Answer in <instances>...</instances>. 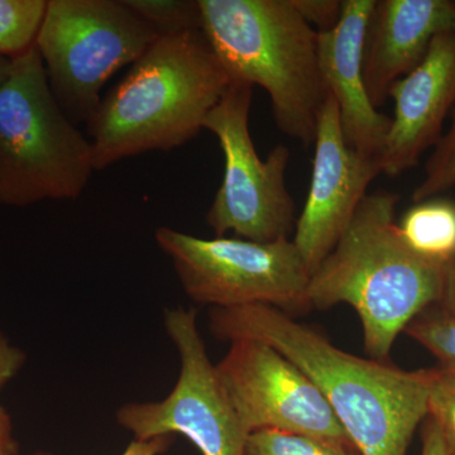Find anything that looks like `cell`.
<instances>
[{
  "label": "cell",
  "instance_id": "1",
  "mask_svg": "<svg viewBox=\"0 0 455 455\" xmlns=\"http://www.w3.org/2000/svg\"><path fill=\"white\" fill-rule=\"evenodd\" d=\"M209 329L221 341H265L301 368L361 455H406L416 427L427 418V370L350 355L276 307H212Z\"/></svg>",
  "mask_w": 455,
  "mask_h": 455
},
{
  "label": "cell",
  "instance_id": "2",
  "mask_svg": "<svg viewBox=\"0 0 455 455\" xmlns=\"http://www.w3.org/2000/svg\"><path fill=\"white\" fill-rule=\"evenodd\" d=\"M400 196L367 194L331 252L310 276L311 310L348 304L357 311L367 355L387 361L398 334L439 304L447 266L414 252L395 218Z\"/></svg>",
  "mask_w": 455,
  "mask_h": 455
},
{
  "label": "cell",
  "instance_id": "3",
  "mask_svg": "<svg viewBox=\"0 0 455 455\" xmlns=\"http://www.w3.org/2000/svg\"><path fill=\"white\" fill-rule=\"evenodd\" d=\"M230 83L203 31L157 37L88 121L94 170L187 145Z\"/></svg>",
  "mask_w": 455,
  "mask_h": 455
},
{
  "label": "cell",
  "instance_id": "4",
  "mask_svg": "<svg viewBox=\"0 0 455 455\" xmlns=\"http://www.w3.org/2000/svg\"><path fill=\"white\" fill-rule=\"evenodd\" d=\"M202 31L232 82L267 92L278 130L314 145L329 97L317 32L292 0H199Z\"/></svg>",
  "mask_w": 455,
  "mask_h": 455
},
{
  "label": "cell",
  "instance_id": "5",
  "mask_svg": "<svg viewBox=\"0 0 455 455\" xmlns=\"http://www.w3.org/2000/svg\"><path fill=\"white\" fill-rule=\"evenodd\" d=\"M92 171L90 140L57 103L33 47L0 84V205L77 199Z\"/></svg>",
  "mask_w": 455,
  "mask_h": 455
},
{
  "label": "cell",
  "instance_id": "6",
  "mask_svg": "<svg viewBox=\"0 0 455 455\" xmlns=\"http://www.w3.org/2000/svg\"><path fill=\"white\" fill-rule=\"evenodd\" d=\"M157 37L123 0H50L36 49L57 103L76 124L92 118L110 77Z\"/></svg>",
  "mask_w": 455,
  "mask_h": 455
},
{
  "label": "cell",
  "instance_id": "7",
  "mask_svg": "<svg viewBox=\"0 0 455 455\" xmlns=\"http://www.w3.org/2000/svg\"><path fill=\"white\" fill-rule=\"evenodd\" d=\"M155 236L197 304L220 309L267 305L291 316L311 310V275L292 239H206L166 227L158 228Z\"/></svg>",
  "mask_w": 455,
  "mask_h": 455
},
{
  "label": "cell",
  "instance_id": "8",
  "mask_svg": "<svg viewBox=\"0 0 455 455\" xmlns=\"http://www.w3.org/2000/svg\"><path fill=\"white\" fill-rule=\"evenodd\" d=\"M252 100L253 86L232 82L204 123L224 155L223 180L206 223L218 236L233 232L268 243L290 239L295 230V202L286 184L290 149L278 145L266 160L259 157L250 133Z\"/></svg>",
  "mask_w": 455,
  "mask_h": 455
},
{
  "label": "cell",
  "instance_id": "9",
  "mask_svg": "<svg viewBox=\"0 0 455 455\" xmlns=\"http://www.w3.org/2000/svg\"><path fill=\"white\" fill-rule=\"evenodd\" d=\"M164 328L180 355L178 382L163 401L122 406L116 412L119 425L137 440L181 434L203 455H245L250 433L208 357L197 329L196 311L167 309Z\"/></svg>",
  "mask_w": 455,
  "mask_h": 455
},
{
  "label": "cell",
  "instance_id": "10",
  "mask_svg": "<svg viewBox=\"0 0 455 455\" xmlns=\"http://www.w3.org/2000/svg\"><path fill=\"white\" fill-rule=\"evenodd\" d=\"M215 370L250 435L272 430L353 444L309 376L265 341H230Z\"/></svg>",
  "mask_w": 455,
  "mask_h": 455
},
{
  "label": "cell",
  "instance_id": "11",
  "mask_svg": "<svg viewBox=\"0 0 455 455\" xmlns=\"http://www.w3.org/2000/svg\"><path fill=\"white\" fill-rule=\"evenodd\" d=\"M314 147L309 193L292 238L310 275L331 252L367 196L368 187L382 173L379 156L361 154L347 145L331 94L320 114Z\"/></svg>",
  "mask_w": 455,
  "mask_h": 455
},
{
  "label": "cell",
  "instance_id": "12",
  "mask_svg": "<svg viewBox=\"0 0 455 455\" xmlns=\"http://www.w3.org/2000/svg\"><path fill=\"white\" fill-rule=\"evenodd\" d=\"M395 114L379 155L382 173L397 178L435 146L455 107V31L442 33L411 73L392 85Z\"/></svg>",
  "mask_w": 455,
  "mask_h": 455
},
{
  "label": "cell",
  "instance_id": "13",
  "mask_svg": "<svg viewBox=\"0 0 455 455\" xmlns=\"http://www.w3.org/2000/svg\"><path fill=\"white\" fill-rule=\"evenodd\" d=\"M376 0H344L334 28L317 32L320 71L339 110L341 133L350 148L381 155L391 116L374 108L363 77L364 41Z\"/></svg>",
  "mask_w": 455,
  "mask_h": 455
},
{
  "label": "cell",
  "instance_id": "14",
  "mask_svg": "<svg viewBox=\"0 0 455 455\" xmlns=\"http://www.w3.org/2000/svg\"><path fill=\"white\" fill-rule=\"evenodd\" d=\"M455 31L451 0H376L364 41L363 77L379 109L392 85L423 61L431 42Z\"/></svg>",
  "mask_w": 455,
  "mask_h": 455
},
{
  "label": "cell",
  "instance_id": "15",
  "mask_svg": "<svg viewBox=\"0 0 455 455\" xmlns=\"http://www.w3.org/2000/svg\"><path fill=\"white\" fill-rule=\"evenodd\" d=\"M398 230L414 252L439 265L455 262V204L444 199L415 203Z\"/></svg>",
  "mask_w": 455,
  "mask_h": 455
},
{
  "label": "cell",
  "instance_id": "16",
  "mask_svg": "<svg viewBox=\"0 0 455 455\" xmlns=\"http://www.w3.org/2000/svg\"><path fill=\"white\" fill-rule=\"evenodd\" d=\"M46 0H0V55L17 60L36 47Z\"/></svg>",
  "mask_w": 455,
  "mask_h": 455
},
{
  "label": "cell",
  "instance_id": "17",
  "mask_svg": "<svg viewBox=\"0 0 455 455\" xmlns=\"http://www.w3.org/2000/svg\"><path fill=\"white\" fill-rule=\"evenodd\" d=\"M158 37L202 31L199 0H123Z\"/></svg>",
  "mask_w": 455,
  "mask_h": 455
},
{
  "label": "cell",
  "instance_id": "18",
  "mask_svg": "<svg viewBox=\"0 0 455 455\" xmlns=\"http://www.w3.org/2000/svg\"><path fill=\"white\" fill-rule=\"evenodd\" d=\"M245 455H361L357 448L347 443L281 433L256 431L248 436Z\"/></svg>",
  "mask_w": 455,
  "mask_h": 455
},
{
  "label": "cell",
  "instance_id": "19",
  "mask_svg": "<svg viewBox=\"0 0 455 455\" xmlns=\"http://www.w3.org/2000/svg\"><path fill=\"white\" fill-rule=\"evenodd\" d=\"M412 339L439 359L442 367L455 372V317L448 315L438 305L424 310L406 326Z\"/></svg>",
  "mask_w": 455,
  "mask_h": 455
},
{
  "label": "cell",
  "instance_id": "20",
  "mask_svg": "<svg viewBox=\"0 0 455 455\" xmlns=\"http://www.w3.org/2000/svg\"><path fill=\"white\" fill-rule=\"evenodd\" d=\"M455 188V107L447 133L442 134L425 164L423 181L412 191V202L434 199Z\"/></svg>",
  "mask_w": 455,
  "mask_h": 455
},
{
  "label": "cell",
  "instance_id": "21",
  "mask_svg": "<svg viewBox=\"0 0 455 455\" xmlns=\"http://www.w3.org/2000/svg\"><path fill=\"white\" fill-rule=\"evenodd\" d=\"M427 372V416L438 425L449 455H455V372L440 367Z\"/></svg>",
  "mask_w": 455,
  "mask_h": 455
},
{
  "label": "cell",
  "instance_id": "22",
  "mask_svg": "<svg viewBox=\"0 0 455 455\" xmlns=\"http://www.w3.org/2000/svg\"><path fill=\"white\" fill-rule=\"evenodd\" d=\"M299 13L316 32L334 28L341 14L339 0H292Z\"/></svg>",
  "mask_w": 455,
  "mask_h": 455
},
{
  "label": "cell",
  "instance_id": "23",
  "mask_svg": "<svg viewBox=\"0 0 455 455\" xmlns=\"http://www.w3.org/2000/svg\"><path fill=\"white\" fill-rule=\"evenodd\" d=\"M25 362V353L0 334V392L17 376Z\"/></svg>",
  "mask_w": 455,
  "mask_h": 455
},
{
  "label": "cell",
  "instance_id": "24",
  "mask_svg": "<svg viewBox=\"0 0 455 455\" xmlns=\"http://www.w3.org/2000/svg\"><path fill=\"white\" fill-rule=\"evenodd\" d=\"M173 435H161L148 440H137L128 445L122 455H160L164 453L172 444ZM33 455H51L38 451Z\"/></svg>",
  "mask_w": 455,
  "mask_h": 455
},
{
  "label": "cell",
  "instance_id": "25",
  "mask_svg": "<svg viewBox=\"0 0 455 455\" xmlns=\"http://www.w3.org/2000/svg\"><path fill=\"white\" fill-rule=\"evenodd\" d=\"M424 421L423 434H421V439H423L421 455H449L438 425L429 416Z\"/></svg>",
  "mask_w": 455,
  "mask_h": 455
},
{
  "label": "cell",
  "instance_id": "26",
  "mask_svg": "<svg viewBox=\"0 0 455 455\" xmlns=\"http://www.w3.org/2000/svg\"><path fill=\"white\" fill-rule=\"evenodd\" d=\"M18 444L13 436V425L7 410L0 406V455H17Z\"/></svg>",
  "mask_w": 455,
  "mask_h": 455
},
{
  "label": "cell",
  "instance_id": "27",
  "mask_svg": "<svg viewBox=\"0 0 455 455\" xmlns=\"http://www.w3.org/2000/svg\"><path fill=\"white\" fill-rule=\"evenodd\" d=\"M438 307L448 315L455 317V262L445 267L444 286Z\"/></svg>",
  "mask_w": 455,
  "mask_h": 455
},
{
  "label": "cell",
  "instance_id": "28",
  "mask_svg": "<svg viewBox=\"0 0 455 455\" xmlns=\"http://www.w3.org/2000/svg\"><path fill=\"white\" fill-rule=\"evenodd\" d=\"M12 64L13 61L12 60L7 59L3 55H0V84L4 82L7 79L9 73L12 70Z\"/></svg>",
  "mask_w": 455,
  "mask_h": 455
}]
</instances>
